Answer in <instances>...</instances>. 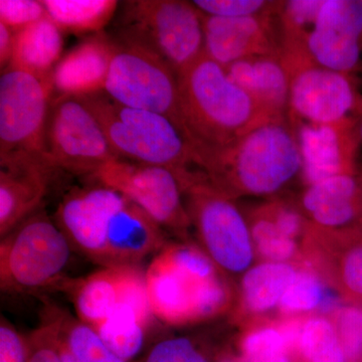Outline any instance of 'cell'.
Returning a JSON list of instances; mask_svg holds the SVG:
<instances>
[{"mask_svg":"<svg viewBox=\"0 0 362 362\" xmlns=\"http://www.w3.org/2000/svg\"><path fill=\"white\" fill-rule=\"evenodd\" d=\"M299 347L307 362H347L337 331L323 318H313L305 324Z\"/></svg>","mask_w":362,"mask_h":362,"instance_id":"obj_28","label":"cell"},{"mask_svg":"<svg viewBox=\"0 0 362 362\" xmlns=\"http://www.w3.org/2000/svg\"><path fill=\"white\" fill-rule=\"evenodd\" d=\"M81 99L96 117L119 158L168 168L178 180L194 164L192 145L168 117L124 106L104 90Z\"/></svg>","mask_w":362,"mask_h":362,"instance_id":"obj_3","label":"cell"},{"mask_svg":"<svg viewBox=\"0 0 362 362\" xmlns=\"http://www.w3.org/2000/svg\"><path fill=\"white\" fill-rule=\"evenodd\" d=\"M45 16H47V11L42 1H35V0H1L0 1V23L8 26L14 33L20 32Z\"/></svg>","mask_w":362,"mask_h":362,"instance_id":"obj_34","label":"cell"},{"mask_svg":"<svg viewBox=\"0 0 362 362\" xmlns=\"http://www.w3.org/2000/svg\"><path fill=\"white\" fill-rule=\"evenodd\" d=\"M33 343L37 347L33 350L28 362H61L57 349L54 328L47 319L33 334Z\"/></svg>","mask_w":362,"mask_h":362,"instance_id":"obj_39","label":"cell"},{"mask_svg":"<svg viewBox=\"0 0 362 362\" xmlns=\"http://www.w3.org/2000/svg\"><path fill=\"white\" fill-rule=\"evenodd\" d=\"M302 204L318 225L340 228L362 213V183L354 173L331 176L312 183L305 192Z\"/></svg>","mask_w":362,"mask_h":362,"instance_id":"obj_21","label":"cell"},{"mask_svg":"<svg viewBox=\"0 0 362 362\" xmlns=\"http://www.w3.org/2000/svg\"><path fill=\"white\" fill-rule=\"evenodd\" d=\"M164 243L161 226L127 199L109 223L104 267L138 266Z\"/></svg>","mask_w":362,"mask_h":362,"instance_id":"obj_17","label":"cell"},{"mask_svg":"<svg viewBox=\"0 0 362 362\" xmlns=\"http://www.w3.org/2000/svg\"><path fill=\"white\" fill-rule=\"evenodd\" d=\"M152 317L127 302L120 301L110 315L94 329L109 349L126 361L141 349L145 330Z\"/></svg>","mask_w":362,"mask_h":362,"instance_id":"obj_24","label":"cell"},{"mask_svg":"<svg viewBox=\"0 0 362 362\" xmlns=\"http://www.w3.org/2000/svg\"><path fill=\"white\" fill-rule=\"evenodd\" d=\"M275 16L221 18L202 14L204 54L225 69L252 57L281 54L282 44L276 37Z\"/></svg>","mask_w":362,"mask_h":362,"instance_id":"obj_14","label":"cell"},{"mask_svg":"<svg viewBox=\"0 0 362 362\" xmlns=\"http://www.w3.org/2000/svg\"><path fill=\"white\" fill-rule=\"evenodd\" d=\"M0 362H28L23 338L4 317L0 323Z\"/></svg>","mask_w":362,"mask_h":362,"instance_id":"obj_38","label":"cell"},{"mask_svg":"<svg viewBox=\"0 0 362 362\" xmlns=\"http://www.w3.org/2000/svg\"><path fill=\"white\" fill-rule=\"evenodd\" d=\"M71 250L68 238L49 216H30L1 239V289L30 292L56 284L68 265Z\"/></svg>","mask_w":362,"mask_h":362,"instance_id":"obj_5","label":"cell"},{"mask_svg":"<svg viewBox=\"0 0 362 362\" xmlns=\"http://www.w3.org/2000/svg\"><path fill=\"white\" fill-rule=\"evenodd\" d=\"M146 362H209L185 337L169 338L159 342L150 351Z\"/></svg>","mask_w":362,"mask_h":362,"instance_id":"obj_36","label":"cell"},{"mask_svg":"<svg viewBox=\"0 0 362 362\" xmlns=\"http://www.w3.org/2000/svg\"><path fill=\"white\" fill-rule=\"evenodd\" d=\"M342 276L350 291L362 296V245L352 249L345 257Z\"/></svg>","mask_w":362,"mask_h":362,"instance_id":"obj_40","label":"cell"},{"mask_svg":"<svg viewBox=\"0 0 362 362\" xmlns=\"http://www.w3.org/2000/svg\"><path fill=\"white\" fill-rule=\"evenodd\" d=\"M181 130L194 154L226 146L274 122L206 54L177 75ZM276 122V121H275Z\"/></svg>","mask_w":362,"mask_h":362,"instance_id":"obj_1","label":"cell"},{"mask_svg":"<svg viewBox=\"0 0 362 362\" xmlns=\"http://www.w3.org/2000/svg\"><path fill=\"white\" fill-rule=\"evenodd\" d=\"M93 177L139 206L160 226L180 230L190 223L180 180L168 168L115 158Z\"/></svg>","mask_w":362,"mask_h":362,"instance_id":"obj_11","label":"cell"},{"mask_svg":"<svg viewBox=\"0 0 362 362\" xmlns=\"http://www.w3.org/2000/svg\"><path fill=\"white\" fill-rule=\"evenodd\" d=\"M292 122L332 125L356 121L362 102L349 74L316 65L308 57H286Z\"/></svg>","mask_w":362,"mask_h":362,"instance_id":"obj_9","label":"cell"},{"mask_svg":"<svg viewBox=\"0 0 362 362\" xmlns=\"http://www.w3.org/2000/svg\"><path fill=\"white\" fill-rule=\"evenodd\" d=\"M104 92L124 106L168 117L181 130L177 76L144 47H115Z\"/></svg>","mask_w":362,"mask_h":362,"instance_id":"obj_8","label":"cell"},{"mask_svg":"<svg viewBox=\"0 0 362 362\" xmlns=\"http://www.w3.org/2000/svg\"><path fill=\"white\" fill-rule=\"evenodd\" d=\"M115 45L101 37L85 40L59 59L51 74L59 97H86L103 92Z\"/></svg>","mask_w":362,"mask_h":362,"instance_id":"obj_19","label":"cell"},{"mask_svg":"<svg viewBox=\"0 0 362 362\" xmlns=\"http://www.w3.org/2000/svg\"><path fill=\"white\" fill-rule=\"evenodd\" d=\"M14 37H16V33L4 23H0V65H1L2 70L11 65Z\"/></svg>","mask_w":362,"mask_h":362,"instance_id":"obj_42","label":"cell"},{"mask_svg":"<svg viewBox=\"0 0 362 362\" xmlns=\"http://www.w3.org/2000/svg\"><path fill=\"white\" fill-rule=\"evenodd\" d=\"M225 70L271 121H286L289 113L290 76L281 54L252 57L235 62Z\"/></svg>","mask_w":362,"mask_h":362,"instance_id":"obj_18","label":"cell"},{"mask_svg":"<svg viewBox=\"0 0 362 362\" xmlns=\"http://www.w3.org/2000/svg\"><path fill=\"white\" fill-rule=\"evenodd\" d=\"M126 199L116 190L102 185L76 188L59 204L57 225L71 247L104 267L109 223Z\"/></svg>","mask_w":362,"mask_h":362,"instance_id":"obj_13","label":"cell"},{"mask_svg":"<svg viewBox=\"0 0 362 362\" xmlns=\"http://www.w3.org/2000/svg\"><path fill=\"white\" fill-rule=\"evenodd\" d=\"M133 267H103L70 285L78 319L93 328L103 322L120 302Z\"/></svg>","mask_w":362,"mask_h":362,"instance_id":"obj_22","label":"cell"},{"mask_svg":"<svg viewBox=\"0 0 362 362\" xmlns=\"http://www.w3.org/2000/svg\"><path fill=\"white\" fill-rule=\"evenodd\" d=\"M272 221L275 223L282 235L290 239H293L300 232L302 225L299 214L289 209L276 211L275 218Z\"/></svg>","mask_w":362,"mask_h":362,"instance_id":"obj_41","label":"cell"},{"mask_svg":"<svg viewBox=\"0 0 362 362\" xmlns=\"http://www.w3.org/2000/svg\"><path fill=\"white\" fill-rule=\"evenodd\" d=\"M352 130H354V137H356V143L359 148V147L362 146V109L361 113L358 114L356 121L354 122Z\"/></svg>","mask_w":362,"mask_h":362,"instance_id":"obj_44","label":"cell"},{"mask_svg":"<svg viewBox=\"0 0 362 362\" xmlns=\"http://www.w3.org/2000/svg\"><path fill=\"white\" fill-rule=\"evenodd\" d=\"M228 299L225 285L214 277L197 286L194 298V319L214 315L225 307Z\"/></svg>","mask_w":362,"mask_h":362,"instance_id":"obj_37","label":"cell"},{"mask_svg":"<svg viewBox=\"0 0 362 362\" xmlns=\"http://www.w3.org/2000/svg\"><path fill=\"white\" fill-rule=\"evenodd\" d=\"M252 237L259 254L274 263H282L291 258L296 249L294 240L282 235L275 223L268 218L256 221L252 226Z\"/></svg>","mask_w":362,"mask_h":362,"instance_id":"obj_30","label":"cell"},{"mask_svg":"<svg viewBox=\"0 0 362 362\" xmlns=\"http://www.w3.org/2000/svg\"><path fill=\"white\" fill-rule=\"evenodd\" d=\"M325 288L318 279L309 273L297 274V277L281 299L286 311H308L318 308Z\"/></svg>","mask_w":362,"mask_h":362,"instance_id":"obj_32","label":"cell"},{"mask_svg":"<svg viewBox=\"0 0 362 362\" xmlns=\"http://www.w3.org/2000/svg\"><path fill=\"white\" fill-rule=\"evenodd\" d=\"M194 6L204 16L221 18H247V16L276 14L279 16L284 1L266 0H195Z\"/></svg>","mask_w":362,"mask_h":362,"instance_id":"obj_29","label":"cell"},{"mask_svg":"<svg viewBox=\"0 0 362 362\" xmlns=\"http://www.w3.org/2000/svg\"><path fill=\"white\" fill-rule=\"evenodd\" d=\"M63 47L61 28L47 16L16 33L9 66L42 78H51L52 70L62 59Z\"/></svg>","mask_w":362,"mask_h":362,"instance_id":"obj_23","label":"cell"},{"mask_svg":"<svg viewBox=\"0 0 362 362\" xmlns=\"http://www.w3.org/2000/svg\"><path fill=\"white\" fill-rule=\"evenodd\" d=\"M190 221L194 223L209 258L226 271L246 270L252 259L251 233L230 197L204 175L189 173L180 180Z\"/></svg>","mask_w":362,"mask_h":362,"instance_id":"obj_7","label":"cell"},{"mask_svg":"<svg viewBox=\"0 0 362 362\" xmlns=\"http://www.w3.org/2000/svg\"><path fill=\"white\" fill-rule=\"evenodd\" d=\"M0 235L6 237L35 211L47 194V162L33 158L0 160Z\"/></svg>","mask_w":362,"mask_h":362,"instance_id":"obj_16","label":"cell"},{"mask_svg":"<svg viewBox=\"0 0 362 362\" xmlns=\"http://www.w3.org/2000/svg\"><path fill=\"white\" fill-rule=\"evenodd\" d=\"M338 333L347 361L362 359V309L344 307L338 316Z\"/></svg>","mask_w":362,"mask_h":362,"instance_id":"obj_35","label":"cell"},{"mask_svg":"<svg viewBox=\"0 0 362 362\" xmlns=\"http://www.w3.org/2000/svg\"><path fill=\"white\" fill-rule=\"evenodd\" d=\"M354 122L332 125L292 122L299 127L295 134L303 158L302 171L310 185L331 176L354 173L358 149L352 130Z\"/></svg>","mask_w":362,"mask_h":362,"instance_id":"obj_15","label":"cell"},{"mask_svg":"<svg viewBox=\"0 0 362 362\" xmlns=\"http://www.w3.org/2000/svg\"><path fill=\"white\" fill-rule=\"evenodd\" d=\"M47 16L61 30L89 33L101 30L111 20L115 0H45Z\"/></svg>","mask_w":362,"mask_h":362,"instance_id":"obj_26","label":"cell"},{"mask_svg":"<svg viewBox=\"0 0 362 362\" xmlns=\"http://www.w3.org/2000/svg\"><path fill=\"white\" fill-rule=\"evenodd\" d=\"M296 277L294 268L288 264L272 262L255 267L243 280L245 303L255 312L273 308Z\"/></svg>","mask_w":362,"mask_h":362,"instance_id":"obj_25","label":"cell"},{"mask_svg":"<svg viewBox=\"0 0 362 362\" xmlns=\"http://www.w3.org/2000/svg\"><path fill=\"white\" fill-rule=\"evenodd\" d=\"M152 314L166 324L194 320V298L199 281L188 277L173 263L163 249L145 273Z\"/></svg>","mask_w":362,"mask_h":362,"instance_id":"obj_20","label":"cell"},{"mask_svg":"<svg viewBox=\"0 0 362 362\" xmlns=\"http://www.w3.org/2000/svg\"><path fill=\"white\" fill-rule=\"evenodd\" d=\"M340 306V298L330 289L324 290L322 300L318 309L322 312L335 311Z\"/></svg>","mask_w":362,"mask_h":362,"instance_id":"obj_43","label":"cell"},{"mask_svg":"<svg viewBox=\"0 0 362 362\" xmlns=\"http://www.w3.org/2000/svg\"><path fill=\"white\" fill-rule=\"evenodd\" d=\"M194 164L230 197L278 192L302 171L303 158L294 129L286 120L259 126L221 148L197 152Z\"/></svg>","mask_w":362,"mask_h":362,"instance_id":"obj_2","label":"cell"},{"mask_svg":"<svg viewBox=\"0 0 362 362\" xmlns=\"http://www.w3.org/2000/svg\"><path fill=\"white\" fill-rule=\"evenodd\" d=\"M47 317L71 351L83 362H126L109 349L97 331L69 314L52 310Z\"/></svg>","mask_w":362,"mask_h":362,"instance_id":"obj_27","label":"cell"},{"mask_svg":"<svg viewBox=\"0 0 362 362\" xmlns=\"http://www.w3.org/2000/svg\"><path fill=\"white\" fill-rule=\"evenodd\" d=\"M125 4L129 44L160 57L176 76L204 56L202 13L192 1L138 0Z\"/></svg>","mask_w":362,"mask_h":362,"instance_id":"obj_4","label":"cell"},{"mask_svg":"<svg viewBox=\"0 0 362 362\" xmlns=\"http://www.w3.org/2000/svg\"><path fill=\"white\" fill-rule=\"evenodd\" d=\"M304 49L316 65L351 74L362 54V1L322 0Z\"/></svg>","mask_w":362,"mask_h":362,"instance_id":"obj_12","label":"cell"},{"mask_svg":"<svg viewBox=\"0 0 362 362\" xmlns=\"http://www.w3.org/2000/svg\"><path fill=\"white\" fill-rule=\"evenodd\" d=\"M243 349L247 362H289L287 345L277 330L264 329L250 335Z\"/></svg>","mask_w":362,"mask_h":362,"instance_id":"obj_31","label":"cell"},{"mask_svg":"<svg viewBox=\"0 0 362 362\" xmlns=\"http://www.w3.org/2000/svg\"><path fill=\"white\" fill-rule=\"evenodd\" d=\"M47 154L52 168L94 175L119 158L96 117L81 98L59 97L49 111Z\"/></svg>","mask_w":362,"mask_h":362,"instance_id":"obj_10","label":"cell"},{"mask_svg":"<svg viewBox=\"0 0 362 362\" xmlns=\"http://www.w3.org/2000/svg\"><path fill=\"white\" fill-rule=\"evenodd\" d=\"M173 263L188 277L202 282L216 277L213 259L199 250L185 245L163 247Z\"/></svg>","mask_w":362,"mask_h":362,"instance_id":"obj_33","label":"cell"},{"mask_svg":"<svg viewBox=\"0 0 362 362\" xmlns=\"http://www.w3.org/2000/svg\"><path fill=\"white\" fill-rule=\"evenodd\" d=\"M51 78L7 66L0 78V160L33 158L52 165L47 154Z\"/></svg>","mask_w":362,"mask_h":362,"instance_id":"obj_6","label":"cell"}]
</instances>
